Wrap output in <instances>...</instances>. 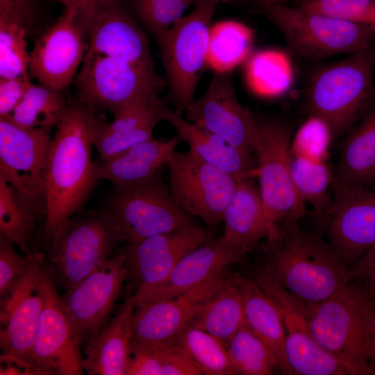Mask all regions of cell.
Segmentation results:
<instances>
[{"label": "cell", "mask_w": 375, "mask_h": 375, "mask_svg": "<svg viewBox=\"0 0 375 375\" xmlns=\"http://www.w3.org/2000/svg\"><path fill=\"white\" fill-rule=\"evenodd\" d=\"M258 249L255 272L308 307L326 300L348 281L349 269L331 244L301 228L298 222L277 224L275 233Z\"/></svg>", "instance_id": "obj_1"}, {"label": "cell", "mask_w": 375, "mask_h": 375, "mask_svg": "<svg viewBox=\"0 0 375 375\" xmlns=\"http://www.w3.org/2000/svg\"><path fill=\"white\" fill-rule=\"evenodd\" d=\"M95 110L78 99L67 110L52 138L45 172L47 248L59 228L80 212L97 183L92 160Z\"/></svg>", "instance_id": "obj_2"}, {"label": "cell", "mask_w": 375, "mask_h": 375, "mask_svg": "<svg viewBox=\"0 0 375 375\" xmlns=\"http://www.w3.org/2000/svg\"><path fill=\"white\" fill-rule=\"evenodd\" d=\"M311 333L348 375H375V297L347 281L333 295L309 307Z\"/></svg>", "instance_id": "obj_3"}, {"label": "cell", "mask_w": 375, "mask_h": 375, "mask_svg": "<svg viewBox=\"0 0 375 375\" xmlns=\"http://www.w3.org/2000/svg\"><path fill=\"white\" fill-rule=\"evenodd\" d=\"M374 75V46L322 66L308 83L306 112L333 135L349 131L375 106Z\"/></svg>", "instance_id": "obj_4"}, {"label": "cell", "mask_w": 375, "mask_h": 375, "mask_svg": "<svg viewBox=\"0 0 375 375\" xmlns=\"http://www.w3.org/2000/svg\"><path fill=\"white\" fill-rule=\"evenodd\" d=\"M123 240L124 229L108 210L79 212L51 238L44 269L57 288L67 291L106 262Z\"/></svg>", "instance_id": "obj_5"}, {"label": "cell", "mask_w": 375, "mask_h": 375, "mask_svg": "<svg viewBox=\"0 0 375 375\" xmlns=\"http://www.w3.org/2000/svg\"><path fill=\"white\" fill-rule=\"evenodd\" d=\"M290 51L310 60L351 54L374 46L375 29L319 12L277 3L260 8Z\"/></svg>", "instance_id": "obj_6"}, {"label": "cell", "mask_w": 375, "mask_h": 375, "mask_svg": "<svg viewBox=\"0 0 375 375\" xmlns=\"http://www.w3.org/2000/svg\"><path fill=\"white\" fill-rule=\"evenodd\" d=\"M292 132L280 119L256 115L253 153L256 177L272 228L285 222H298L306 213V203L296 188L292 172Z\"/></svg>", "instance_id": "obj_7"}, {"label": "cell", "mask_w": 375, "mask_h": 375, "mask_svg": "<svg viewBox=\"0 0 375 375\" xmlns=\"http://www.w3.org/2000/svg\"><path fill=\"white\" fill-rule=\"evenodd\" d=\"M220 0H200L157 40L171 98L185 112L194 100L199 74L209 57L210 23Z\"/></svg>", "instance_id": "obj_8"}, {"label": "cell", "mask_w": 375, "mask_h": 375, "mask_svg": "<svg viewBox=\"0 0 375 375\" xmlns=\"http://www.w3.org/2000/svg\"><path fill=\"white\" fill-rule=\"evenodd\" d=\"M74 84L77 99L92 109L113 115L142 100L158 97L165 83L156 68L85 53Z\"/></svg>", "instance_id": "obj_9"}, {"label": "cell", "mask_w": 375, "mask_h": 375, "mask_svg": "<svg viewBox=\"0 0 375 375\" xmlns=\"http://www.w3.org/2000/svg\"><path fill=\"white\" fill-rule=\"evenodd\" d=\"M107 210L120 222L129 244L166 233L192 222V215L173 199L158 176L125 186H114Z\"/></svg>", "instance_id": "obj_10"}, {"label": "cell", "mask_w": 375, "mask_h": 375, "mask_svg": "<svg viewBox=\"0 0 375 375\" xmlns=\"http://www.w3.org/2000/svg\"><path fill=\"white\" fill-rule=\"evenodd\" d=\"M167 165L170 193L175 202L208 227L222 222L238 181L189 150L175 151Z\"/></svg>", "instance_id": "obj_11"}, {"label": "cell", "mask_w": 375, "mask_h": 375, "mask_svg": "<svg viewBox=\"0 0 375 375\" xmlns=\"http://www.w3.org/2000/svg\"><path fill=\"white\" fill-rule=\"evenodd\" d=\"M49 127L26 128L0 117V177L45 213V172L51 143Z\"/></svg>", "instance_id": "obj_12"}, {"label": "cell", "mask_w": 375, "mask_h": 375, "mask_svg": "<svg viewBox=\"0 0 375 375\" xmlns=\"http://www.w3.org/2000/svg\"><path fill=\"white\" fill-rule=\"evenodd\" d=\"M128 278L122 253L110 258L62 297L80 345H87L103 328Z\"/></svg>", "instance_id": "obj_13"}, {"label": "cell", "mask_w": 375, "mask_h": 375, "mask_svg": "<svg viewBox=\"0 0 375 375\" xmlns=\"http://www.w3.org/2000/svg\"><path fill=\"white\" fill-rule=\"evenodd\" d=\"M42 282L44 302L34 336V363L46 375L83 374L81 345L62 298L44 266Z\"/></svg>", "instance_id": "obj_14"}, {"label": "cell", "mask_w": 375, "mask_h": 375, "mask_svg": "<svg viewBox=\"0 0 375 375\" xmlns=\"http://www.w3.org/2000/svg\"><path fill=\"white\" fill-rule=\"evenodd\" d=\"M279 308L285 330V349L292 374L348 375L344 367L315 340L308 322V307L264 275L253 279Z\"/></svg>", "instance_id": "obj_15"}, {"label": "cell", "mask_w": 375, "mask_h": 375, "mask_svg": "<svg viewBox=\"0 0 375 375\" xmlns=\"http://www.w3.org/2000/svg\"><path fill=\"white\" fill-rule=\"evenodd\" d=\"M185 118L230 145L253 153L256 115L238 99L231 76L215 73L205 92L185 110Z\"/></svg>", "instance_id": "obj_16"}, {"label": "cell", "mask_w": 375, "mask_h": 375, "mask_svg": "<svg viewBox=\"0 0 375 375\" xmlns=\"http://www.w3.org/2000/svg\"><path fill=\"white\" fill-rule=\"evenodd\" d=\"M208 240L207 231L191 222L140 242L128 243L123 253L128 278L137 288L134 294L160 285L184 256Z\"/></svg>", "instance_id": "obj_17"}, {"label": "cell", "mask_w": 375, "mask_h": 375, "mask_svg": "<svg viewBox=\"0 0 375 375\" xmlns=\"http://www.w3.org/2000/svg\"><path fill=\"white\" fill-rule=\"evenodd\" d=\"M76 16L65 8L29 53L28 74L40 84L64 92L74 81L88 48Z\"/></svg>", "instance_id": "obj_18"}, {"label": "cell", "mask_w": 375, "mask_h": 375, "mask_svg": "<svg viewBox=\"0 0 375 375\" xmlns=\"http://www.w3.org/2000/svg\"><path fill=\"white\" fill-rule=\"evenodd\" d=\"M224 280L222 273L173 299L136 303L131 350L174 342Z\"/></svg>", "instance_id": "obj_19"}, {"label": "cell", "mask_w": 375, "mask_h": 375, "mask_svg": "<svg viewBox=\"0 0 375 375\" xmlns=\"http://www.w3.org/2000/svg\"><path fill=\"white\" fill-rule=\"evenodd\" d=\"M44 259L42 253L34 252L30 267L22 281L7 297L1 299L0 347L2 353L35 366L33 344L44 302L42 282Z\"/></svg>", "instance_id": "obj_20"}, {"label": "cell", "mask_w": 375, "mask_h": 375, "mask_svg": "<svg viewBox=\"0 0 375 375\" xmlns=\"http://www.w3.org/2000/svg\"><path fill=\"white\" fill-rule=\"evenodd\" d=\"M333 195L325 224L329 243L349 269L375 245V192L352 187Z\"/></svg>", "instance_id": "obj_21"}, {"label": "cell", "mask_w": 375, "mask_h": 375, "mask_svg": "<svg viewBox=\"0 0 375 375\" xmlns=\"http://www.w3.org/2000/svg\"><path fill=\"white\" fill-rule=\"evenodd\" d=\"M246 253L223 241H208L184 256L156 288L133 294L135 302L169 299L224 272L226 267L244 261Z\"/></svg>", "instance_id": "obj_22"}, {"label": "cell", "mask_w": 375, "mask_h": 375, "mask_svg": "<svg viewBox=\"0 0 375 375\" xmlns=\"http://www.w3.org/2000/svg\"><path fill=\"white\" fill-rule=\"evenodd\" d=\"M86 53H100L132 65L155 68L145 33L117 0L97 17Z\"/></svg>", "instance_id": "obj_23"}, {"label": "cell", "mask_w": 375, "mask_h": 375, "mask_svg": "<svg viewBox=\"0 0 375 375\" xmlns=\"http://www.w3.org/2000/svg\"><path fill=\"white\" fill-rule=\"evenodd\" d=\"M168 108L156 97L137 102L114 115L108 123L96 121L93 144L99 157L120 153L135 144L152 138L156 126L165 120Z\"/></svg>", "instance_id": "obj_24"}, {"label": "cell", "mask_w": 375, "mask_h": 375, "mask_svg": "<svg viewBox=\"0 0 375 375\" xmlns=\"http://www.w3.org/2000/svg\"><path fill=\"white\" fill-rule=\"evenodd\" d=\"M135 302L128 294L114 316L87 345L82 367L90 375H126L131 356Z\"/></svg>", "instance_id": "obj_25"}, {"label": "cell", "mask_w": 375, "mask_h": 375, "mask_svg": "<svg viewBox=\"0 0 375 375\" xmlns=\"http://www.w3.org/2000/svg\"><path fill=\"white\" fill-rule=\"evenodd\" d=\"M178 110L168 109L166 121L174 127L179 141L201 160L227 173L238 181L256 177V160L251 153L233 147L219 136L183 117Z\"/></svg>", "instance_id": "obj_26"}, {"label": "cell", "mask_w": 375, "mask_h": 375, "mask_svg": "<svg viewBox=\"0 0 375 375\" xmlns=\"http://www.w3.org/2000/svg\"><path fill=\"white\" fill-rule=\"evenodd\" d=\"M221 239L247 253L273 235L258 187L252 181H238L225 208Z\"/></svg>", "instance_id": "obj_27"}, {"label": "cell", "mask_w": 375, "mask_h": 375, "mask_svg": "<svg viewBox=\"0 0 375 375\" xmlns=\"http://www.w3.org/2000/svg\"><path fill=\"white\" fill-rule=\"evenodd\" d=\"M177 137L166 141L153 138L115 155L94 161L97 181L106 180L114 186H125L147 180L167 165L176 151Z\"/></svg>", "instance_id": "obj_28"}, {"label": "cell", "mask_w": 375, "mask_h": 375, "mask_svg": "<svg viewBox=\"0 0 375 375\" xmlns=\"http://www.w3.org/2000/svg\"><path fill=\"white\" fill-rule=\"evenodd\" d=\"M375 175V106L344 138L332 188H371Z\"/></svg>", "instance_id": "obj_29"}, {"label": "cell", "mask_w": 375, "mask_h": 375, "mask_svg": "<svg viewBox=\"0 0 375 375\" xmlns=\"http://www.w3.org/2000/svg\"><path fill=\"white\" fill-rule=\"evenodd\" d=\"M235 281L247 324L273 353L279 372L292 374L285 355V330L279 308L254 280L236 277Z\"/></svg>", "instance_id": "obj_30"}, {"label": "cell", "mask_w": 375, "mask_h": 375, "mask_svg": "<svg viewBox=\"0 0 375 375\" xmlns=\"http://www.w3.org/2000/svg\"><path fill=\"white\" fill-rule=\"evenodd\" d=\"M244 318L241 295L232 278H225L188 324L212 334L227 346Z\"/></svg>", "instance_id": "obj_31"}, {"label": "cell", "mask_w": 375, "mask_h": 375, "mask_svg": "<svg viewBox=\"0 0 375 375\" xmlns=\"http://www.w3.org/2000/svg\"><path fill=\"white\" fill-rule=\"evenodd\" d=\"M292 172L296 188L306 203L325 224L332 207L328 190L332 188L333 175L324 158L309 157L292 151Z\"/></svg>", "instance_id": "obj_32"}, {"label": "cell", "mask_w": 375, "mask_h": 375, "mask_svg": "<svg viewBox=\"0 0 375 375\" xmlns=\"http://www.w3.org/2000/svg\"><path fill=\"white\" fill-rule=\"evenodd\" d=\"M40 212L10 183L0 177V235L24 254H31L32 239Z\"/></svg>", "instance_id": "obj_33"}, {"label": "cell", "mask_w": 375, "mask_h": 375, "mask_svg": "<svg viewBox=\"0 0 375 375\" xmlns=\"http://www.w3.org/2000/svg\"><path fill=\"white\" fill-rule=\"evenodd\" d=\"M68 103L63 92L32 83L13 112L8 117L26 128L58 126Z\"/></svg>", "instance_id": "obj_34"}, {"label": "cell", "mask_w": 375, "mask_h": 375, "mask_svg": "<svg viewBox=\"0 0 375 375\" xmlns=\"http://www.w3.org/2000/svg\"><path fill=\"white\" fill-rule=\"evenodd\" d=\"M226 350L234 374L269 375L279 372L274 355L253 332L244 318Z\"/></svg>", "instance_id": "obj_35"}, {"label": "cell", "mask_w": 375, "mask_h": 375, "mask_svg": "<svg viewBox=\"0 0 375 375\" xmlns=\"http://www.w3.org/2000/svg\"><path fill=\"white\" fill-rule=\"evenodd\" d=\"M206 375H233L226 346L212 334L188 324L174 340Z\"/></svg>", "instance_id": "obj_36"}, {"label": "cell", "mask_w": 375, "mask_h": 375, "mask_svg": "<svg viewBox=\"0 0 375 375\" xmlns=\"http://www.w3.org/2000/svg\"><path fill=\"white\" fill-rule=\"evenodd\" d=\"M28 29L9 20H0V78L29 76Z\"/></svg>", "instance_id": "obj_37"}, {"label": "cell", "mask_w": 375, "mask_h": 375, "mask_svg": "<svg viewBox=\"0 0 375 375\" xmlns=\"http://www.w3.org/2000/svg\"><path fill=\"white\" fill-rule=\"evenodd\" d=\"M200 0H133L135 12L156 41Z\"/></svg>", "instance_id": "obj_38"}, {"label": "cell", "mask_w": 375, "mask_h": 375, "mask_svg": "<svg viewBox=\"0 0 375 375\" xmlns=\"http://www.w3.org/2000/svg\"><path fill=\"white\" fill-rule=\"evenodd\" d=\"M300 6L375 29V0H306Z\"/></svg>", "instance_id": "obj_39"}, {"label": "cell", "mask_w": 375, "mask_h": 375, "mask_svg": "<svg viewBox=\"0 0 375 375\" xmlns=\"http://www.w3.org/2000/svg\"><path fill=\"white\" fill-rule=\"evenodd\" d=\"M34 252L23 256L14 244L0 235V298L7 297L22 281L31 263Z\"/></svg>", "instance_id": "obj_40"}, {"label": "cell", "mask_w": 375, "mask_h": 375, "mask_svg": "<svg viewBox=\"0 0 375 375\" xmlns=\"http://www.w3.org/2000/svg\"><path fill=\"white\" fill-rule=\"evenodd\" d=\"M144 349H151L160 362L162 375H201V369L175 342Z\"/></svg>", "instance_id": "obj_41"}, {"label": "cell", "mask_w": 375, "mask_h": 375, "mask_svg": "<svg viewBox=\"0 0 375 375\" xmlns=\"http://www.w3.org/2000/svg\"><path fill=\"white\" fill-rule=\"evenodd\" d=\"M31 84L30 76L0 78V117L13 112Z\"/></svg>", "instance_id": "obj_42"}, {"label": "cell", "mask_w": 375, "mask_h": 375, "mask_svg": "<svg viewBox=\"0 0 375 375\" xmlns=\"http://www.w3.org/2000/svg\"><path fill=\"white\" fill-rule=\"evenodd\" d=\"M76 13V20L84 35H90L100 13L117 0H57Z\"/></svg>", "instance_id": "obj_43"}, {"label": "cell", "mask_w": 375, "mask_h": 375, "mask_svg": "<svg viewBox=\"0 0 375 375\" xmlns=\"http://www.w3.org/2000/svg\"><path fill=\"white\" fill-rule=\"evenodd\" d=\"M347 277L375 297V245L349 268Z\"/></svg>", "instance_id": "obj_44"}, {"label": "cell", "mask_w": 375, "mask_h": 375, "mask_svg": "<svg viewBox=\"0 0 375 375\" xmlns=\"http://www.w3.org/2000/svg\"><path fill=\"white\" fill-rule=\"evenodd\" d=\"M35 15V0H0V17L16 19L33 29Z\"/></svg>", "instance_id": "obj_45"}, {"label": "cell", "mask_w": 375, "mask_h": 375, "mask_svg": "<svg viewBox=\"0 0 375 375\" xmlns=\"http://www.w3.org/2000/svg\"><path fill=\"white\" fill-rule=\"evenodd\" d=\"M2 374H44L35 365L24 360L6 355H1V373Z\"/></svg>", "instance_id": "obj_46"}, {"label": "cell", "mask_w": 375, "mask_h": 375, "mask_svg": "<svg viewBox=\"0 0 375 375\" xmlns=\"http://www.w3.org/2000/svg\"><path fill=\"white\" fill-rule=\"evenodd\" d=\"M257 5L259 6L260 8L266 6L277 4V3H284L285 1L290 0H253ZM306 1V0H302Z\"/></svg>", "instance_id": "obj_47"}, {"label": "cell", "mask_w": 375, "mask_h": 375, "mask_svg": "<svg viewBox=\"0 0 375 375\" xmlns=\"http://www.w3.org/2000/svg\"><path fill=\"white\" fill-rule=\"evenodd\" d=\"M221 2H240L244 0H220Z\"/></svg>", "instance_id": "obj_48"}]
</instances>
